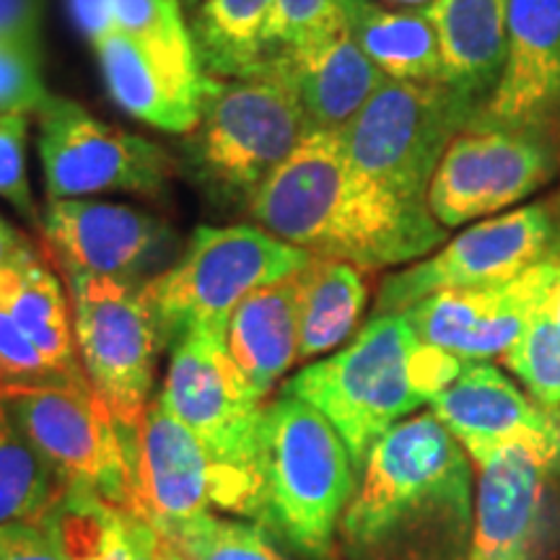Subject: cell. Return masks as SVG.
<instances>
[{
    "instance_id": "obj_1",
    "label": "cell",
    "mask_w": 560,
    "mask_h": 560,
    "mask_svg": "<svg viewBox=\"0 0 560 560\" xmlns=\"http://www.w3.org/2000/svg\"><path fill=\"white\" fill-rule=\"evenodd\" d=\"M247 213L278 240L361 270L410 265L446 244L429 206L397 198L355 170L340 132L312 130Z\"/></svg>"
},
{
    "instance_id": "obj_2",
    "label": "cell",
    "mask_w": 560,
    "mask_h": 560,
    "mask_svg": "<svg viewBox=\"0 0 560 560\" xmlns=\"http://www.w3.org/2000/svg\"><path fill=\"white\" fill-rule=\"evenodd\" d=\"M472 459L433 412L376 441L340 520L346 560H467Z\"/></svg>"
},
{
    "instance_id": "obj_3",
    "label": "cell",
    "mask_w": 560,
    "mask_h": 560,
    "mask_svg": "<svg viewBox=\"0 0 560 560\" xmlns=\"http://www.w3.org/2000/svg\"><path fill=\"white\" fill-rule=\"evenodd\" d=\"M249 516L306 560H332L355 465L332 423L299 397L262 405Z\"/></svg>"
},
{
    "instance_id": "obj_4",
    "label": "cell",
    "mask_w": 560,
    "mask_h": 560,
    "mask_svg": "<svg viewBox=\"0 0 560 560\" xmlns=\"http://www.w3.org/2000/svg\"><path fill=\"white\" fill-rule=\"evenodd\" d=\"M310 132L293 89L262 70L249 79H210L200 120L182 149L192 179L215 206L247 210Z\"/></svg>"
},
{
    "instance_id": "obj_5",
    "label": "cell",
    "mask_w": 560,
    "mask_h": 560,
    "mask_svg": "<svg viewBox=\"0 0 560 560\" xmlns=\"http://www.w3.org/2000/svg\"><path fill=\"white\" fill-rule=\"evenodd\" d=\"M418 346L405 314H376L346 348L283 382L280 395L299 397L330 420L361 472L376 441L425 405L412 380Z\"/></svg>"
},
{
    "instance_id": "obj_6",
    "label": "cell",
    "mask_w": 560,
    "mask_h": 560,
    "mask_svg": "<svg viewBox=\"0 0 560 560\" xmlns=\"http://www.w3.org/2000/svg\"><path fill=\"white\" fill-rule=\"evenodd\" d=\"M310 252L255 226H200L179 260L140 285L164 348L192 332L226 338L236 306L262 285L293 276Z\"/></svg>"
},
{
    "instance_id": "obj_7",
    "label": "cell",
    "mask_w": 560,
    "mask_h": 560,
    "mask_svg": "<svg viewBox=\"0 0 560 560\" xmlns=\"http://www.w3.org/2000/svg\"><path fill=\"white\" fill-rule=\"evenodd\" d=\"M480 102L444 81H384L340 132L353 166L397 198L429 206V187L454 138Z\"/></svg>"
},
{
    "instance_id": "obj_8",
    "label": "cell",
    "mask_w": 560,
    "mask_h": 560,
    "mask_svg": "<svg viewBox=\"0 0 560 560\" xmlns=\"http://www.w3.org/2000/svg\"><path fill=\"white\" fill-rule=\"evenodd\" d=\"M161 402L192 431L219 470V506L249 516L255 499L257 425L262 400L231 359L226 338L192 332L172 348Z\"/></svg>"
},
{
    "instance_id": "obj_9",
    "label": "cell",
    "mask_w": 560,
    "mask_h": 560,
    "mask_svg": "<svg viewBox=\"0 0 560 560\" xmlns=\"http://www.w3.org/2000/svg\"><path fill=\"white\" fill-rule=\"evenodd\" d=\"M0 408L66 482H81L128 511L132 488L128 429L89 382L0 384Z\"/></svg>"
},
{
    "instance_id": "obj_10",
    "label": "cell",
    "mask_w": 560,
    "mask_h": 560,
    "mask_svg": "<svg viewBox=\"0 0 560 560\" xmlns=\"http://www.w3.org/2000/svg\"><path fill=\"white\" fill-rule=\"evenodd\" d=\"M73 310L83 374L125 429H136L151 405L156 355L164 348L143 291L130 280L62 272Z\"/></svg>"
},
{
    "instance_id": "obj_11",
    "label": "cell",
    "mask_w": 560,
    "mask_h": 560,
    "mask_svg": "<svg viewBox=\"0 0 560 560\" xmlns=\"http://www.w3.org/2000/svg\"><path fill=\"white\" fill-rule=\"evenodd\" d=\"M39 159L50 200L128 192L164 198L177 161L161 145L96 120L79 102L50 96L37 112Z\"/></svg>"
},
{
    "instance_id": "obj_12",
    "label": "cell",
    "mask_w": 560,
    "mask_h": 560,
    "mask_svg": "<svg viewBox=\"0 0 560 560\" xmlns=\"http://www.w3.org/2000/svg\"><path fill=\"white\" fill-rule=\"evenodd\" d=\"M560 252V202H535L475 223L425 260L384 278L376 314H402L441 291L503 283Z\"/></svg>"
},
{
    "instance_id": "obj_13",
    "label": "cell",
    "mask_w": 560,
    "mask_h": 560,
    "mask_svg": "<svg viewBox=\"0 0 560 560\" xmlns=\"http://www.w3.org/2000/svg\"><path fill=\"white\" fill-rule=\"evenodd\" d=\"M558 170L548 132L506 128L478 115L441 156L429 208L444 229L495 215L548 185Z\"/></svg>"
},
{
    "instance_id": "obj_14",
    "label": "cell",
    "mask_w": 560,
    "mask_h": 560,
    "mask_svg": "<svg viewBox=\"0 0 560 560\" xmlns=\"http://www.w3.org/2000/svg\"><path fill=\"white\" fill-rule=\"evenodd\" d=\"M558 255L503 283L433 293L402 314L429 346L467 363L495 359L522 338L532 317L548 304Z\"/></svg>"
},
{
    "instance_id": "obj_15",
    "label": "cell",
    "mask_w": 560,
    "mask_h": 560,
    "mask_svg": "<svg viewBox=\"0 0 560 560\" xmlns=\"http://www.w3.org/2000/svg\"><path fill=\"white\" fill-rule=\"evenodd\" d=\"M132 488L128 514L172 540L198 516L219 506V470L187 425L151 400L136 429H128Z\"/></svg>"
},
{
    "instance_id": "obj_16",
    "label": "cell",
    "mask_w": 560,
    "mask_h": 560,
    "mask_svg": "<svg viewBox=\"0 0 560 560\" xmlns=\"http://www.w3.org/2000/svg\"><path fill=\"white\" fill-rule=\"evenodd\" d=\"M431 412L472 465L501 450H524L560 472V410L532 400L493 363H465L459 380L433 397Z\"/></svg>"
},
{
    "instance_id": "obj_17",
    "label": "cell",
    "mask_w": 560,
    "mask_h": 560,
    "mask_svg": "<svg viewBox=\"0 0 560 560\" xmlns=\"http://www.w3.org/2000/svg\"><path fill=\"white\" fill-rule=\"evenodd\" d=\"M39 229L47 255L62 272H91L130 283H138L174 244L172 226L159 215L83 198L50 200Z\"/></svg>"
},
{
    "instance_id": "obj_18",
    "label": "cell",
    "mask_w": 560,
    "mask_h": 560,
    "mask_svg": "<svg viewBox=\"0 0 560 560\" xmlns=\"http://www.w3.org/2000/svg\"><path fill=\"white\" fill-rule=\"evenodd\" d=\"M560 115V0H509L506 60L480 109L488 122L548 132Z\"/></svg>"
},
{
    "instance_id": "obj_19",
    "label": "cell",
    "mask_w": 560,
    "mask_h": 560,
    "mask_svg": "<svg viewBox=\"0 0 560 560\" xmlns=\"http://www.w3.org/2000/svg\"><path fill=\"white\" fill-rule=\"evenodd\" d=\"M262 70L289 83L310 128L325 132L346 130L387 81L355 42L346 13L301 45L272 55Z\"/></svg>"
},
{
    "instance_id": "obj_20",
    "label": "cell",
    "mask_w": 560,
    "mask_h": 560,
    "mask_svg": "<svg viewBox=\"0 0 560 560\" xmlns=\"http://www.w3.org/2000/svg\"><path fill=\"white\" fill-rule=\"evenodd\" d=\"M104 83L112 100L136 120L187 136L200 120L210 79L200 68H185L145 50L140 42L112 26L96 39Z\"/></svg>"
},
{
    "instance_id": "obj_21",
    "label": "cell",
    "mask_w": 560,
    "mask_h": 560,
    "mask_svg": "<svg viewBox=\"0 0 560 560\" xmlns=\"http://www.w3.org/2000/svg\"><path fill=\"white\" fill-rule=\"evenodd\" d=\"M475 467L478 495L467 560H535L550 470L524 450H501Z\"/></svg>"
},
{
    "instance_id": "obj_22",
    "label": "cell",
    "mask_w": 560,
    "mask_h": 560,
    "mask_svg": "<svg viewBox=\"0 0 560 560\" xmlns=\"http://www.w3.org/2000/svg\"><path fill=\"white\" fill-rule=\"evenodd\" d=\"M296 272L252 291L229 319L226 348L260 400L299 361Z\"/></svg>"
},
{
    "instance_id": "obj_23",
    "label": "cell",
    "mask_w": 560,
    "mask_h": 560,
    "mask_svg": "<svg viewBox=\"0 0 560 560\" xmlns=\"http://www.w3.org/2000/svg\"><path fill=\"white\" fill-rule=\"evenodd\" d=\"M439 37L444 83L482 102L493 94L509 42V0H433L423 9Z\"/></svg>"
},
{
    "instance_id": "obj_24",
    "label": "cell",
    "mask_w": 560,
    "mask_h": 560,
    "mask_svg": "<svg viewBox=\"0 0 560 560\" xmlns=\"http://www.w3.org/2000/svg\"><path fill=\"white\" fill-rule=\"evenodd\" d=\"M0 310L60 374L86 376L75 348L70 304L52 272V260L34 252L19 265L0 270Z\"/></svg>"
},
{
    "instance_id": "obj_25",
    "label": "cell",
    "mask_w": 560,
    "mask_h": 560,
    "mask_svg": "<svg viewBox=\"0 0 560 560\" xmlns=\"http://www.w3.org/2000/svg\"><path fill=\"white\" fill-rule=\"evenodd\" d=\"M342 11L366 58L389 81H444L439 37L423 9H387L376 0H342Z\"/></svg>"
},
{
    "instance_id": "obj_26",
    "label": "cell",
    "mask_w": 560,
    "mask_h": 560,
    "mask_svg": "<svg viewBox=\"0 0 560 560\" xmlns=\"http://www.w3.org/2000/svg\"><path fill=\"white\" fill-rule=\"evenodd\" d=\"M299 361L330 353L359 325L369 301L363 270L355 265L314 257L296 272Z\"/></svg>"
},
{
    "instance_id": "obj_27",
    "label": "cell",
    "mask_w": 560,
    "mask_h": 560,
    "mask_svg": "<svg viewBox=\"0 0 560 560\" xmlns=\"http://www.w3.org/2000/svg\"><path fill=\"white\" fill-rule=\"evenodd\" d=\"M272 0H202L190 32L202 73L213 81L262 73Z\"/></svg>"
},
{
    "instance_id": "obj_28",
    "label": "cell",
    "mask_w": 560,
    "mask_h": 560,
    "mask_svg": "<svg viewBox=\"0 0 560 560\" xmlns=\"http://www.w3.org/2000/svg\"><path fill=\"white\" fill-rule=\"evenodd\" d=\"M132 514L81 482H68L45 516L62 560H130Z\"/></svg>"
},
{
    "instance_id": "obj_29",
    "label": "cell",
    "mask_w": 560,
    "mask_h": 560,
    "mask_svg": "<svg viewBox=\"0 0 560 560\" xmlns=\"http://www.w3.org/2000/svg\"><path fill=\"white\" fill-rule=\"evenodd\" d=\"M66 486L62 475L0 408V524L45 520Z\"/></svg>"
},
{
    "instance_id": "obj_30",
    "label": "cell",
    "mask_w": 560,
    "mask_h": 560,
    "mask_svg": "<svg viewBox=\"0 0 560 560\" xmlns=\"http://www.w3.org/2000/svg\"><path fill=\"white\" fill-rule=\"evenodd\" d=\"M501 361L522 382L532 400L548 410H560V327L550 310V299Z\"/></svg>"
},
{
    "instance_id": "obj_31",
    "label": "cell",
    "mask_w": 560,
    "mask_h": 560,
    "mask_svg": "<svg viewBox=\"0 0 560 560\" xmlns=\"http://www.w3.org/2000/svg\"><path fill=\"white\" fill-rule=\"evenodd\" d=\"M115 24L145 50L185 68H200L179 0H109ZM202 70V68H200Z\"/></svg>"
},
{
    "instance_id": "obj_32",
    "label": "cell",
    "mask_w": 560,
    "mask_h": 560,
    "mask_svg": "<svg viewBox=\"0 0 560 560\" xmlns=\"http://www.w3.org/2000/svg\"><path fill=\"white\" fill-rule=\"evenodd\" d=\"M170 545L185 560H285L260 524L208 514L185 524Z\"/></svg>"
},
{
    "instance_id": "obj_33",
    "label": "cell",
    "mask_w": 560,
    "mask_h": 560,
    "mask_svg": "<svg viewBox=\"0 0 560 560\" xmlns=\"http://www.w3.org/2000/svg\"><path fill=\"white\" fill-rule=\"evenodd\" d=\"M342 0H272L265 32L268 55L291 50L342 16Z\"/></svg>"
},
{
    "instance_id": "obj_34",
    "label": "cell",
    "mask_w": 560,
    "mask_h": 560,
    "mask_svg": "<svg viewBox=\"0 0 560 560\" xmlns=\"http://www.w3.org/2000/svg\"><path fill=\"white\" fill-rule=\"evenodd\" d=\"M50 96L42 81L39 50L0 42V115H37Z\"/></svg>"
},
{
    "instance_id": "obj_35",
    "label": "cell",
    "mask_w": 560,
    "mask_h": 560,
    "mask_svg": "<svg viewBox=\"0 0 560 560\" xmlns=\"http://www.w3.org/2000/svg\"><path fill=\"white\" fill-rule=\"evenodd\" d=\"M26 138H30V115L21 112L0 115V198L11 202L24 219L39 223L30 174H26Z\"/></svg>"
},
{
    "instance_id": "obj_36",
    "label": "cell",
    "mask_w": 560,
    "mask_h": 560,
    "mask_svg": "<svg viewBox=\"0 0 560 560\" xmlns=\"http://www.w3.org/2000/svg\"><path fill=\"white\" fill-rule=\"evenodd\" d=\"M60 380H81L66 376L45 361L37 346L19 330V325L0 310V384H47Z\"/></svg>"
},
{
    "instance_id": "obj_37",
    "label": "cell",
    "mask_w": 560,
    "mask_h": 560,
    "mask_svg": "<svg viewBox=\"0 0 560 560\" xmlns=\"http://www.w3.org/2000/svg\"><path fill=\"white\" fill-rule=\"evenodd\" d=\"M0 560H62L50 524L9 522L0 524Z\"/></svg>"
},
{
    "instance_id": "obj_38",
    "label": "cell",
    "mask_w": 560,
    "mask_h": 560,
    "mask_svg": "<svg viewBox=\"0 0 560 560\" xmlns=\"http://www.w3.org/2000/svg\"><path fill=\"white\" fill-rule=\"evenodd\" d=\"M42 0H0V42L39 50Z\"/></svg>"
},
{
    "instance_id": "obj_39",
    "label": "cell",
    "mask_w": 560,
    "mask_h": 560,
    "mask_svg": "<svg viewBox=\"0 0 560 560\" xmlns=\"http://www.w3.org/2000/svg\"><path fill=\"white\" fill-rule=\"evenodd\" d=\"M70 9L89 39H96L112 26H117L109 0H70Z\"/></svg>"
},
{
    "instance_id": "obj_40",
    "label": "cell",
    "mask_w": 560,
    "mask_h": 560,
    "mask_svg": "<svg viewBox=\"0 0 560 560\" xmlns=\"http://www.w3.org/2000/svg\"><path fill=\"white\" fill-rule=\"evenodd\" d=\"M164 537L149 522L132 516L130 520V560H161L164 556Z\"/></svg>"
},
{
    "instance_id": "obj_41",
    "label": "cell",
    "mask_w": 560,
    "mask_h": 560,
    "mask_svg": "<svg viewBox=\"0 0 560 560\" xmlns=\"http://www.w3.org/2000/svg\"><path fill=\"white\" fill-rule=\"evenodd\" d=\"M34 252L37 249L32 247V242L21 231L13 229L5 219H0V270L19 265L21 260L34 255Z\"/></svg>"
},
{
    "instance_id": "obj_42",
    "label": "cell",
    "mask_w": 560,
    "mask_h": 560,
    "mask_svg": "<svg viewBox=\"0 0 560 560\" xmlns=\"http://www.w3.org/2000/svg\"><path fill=\"white\" fill-rule=\"evenodd\" d=\"M550 310L556 314V322L560 327V255H558V272H556V283H552V293H550Z\"/></svg>"
},
{
    "instance_id": "obj_43",
    "label": "cell",
    "mask_w": 560,
    "mask_h": 560,
    "mask_svg": "<svg viewBox=\"0 0 560 560\" xmlns=\"http://www.w3.org/2000/svg\"><path fill=\"white\" fill-rule=\"evenodd\" d=\"M382 3L400 5V9H425V5H431L433 0H382Z\"/></svg>"
},
{
    "instance_id": "obj_44",
    "label": "cell",
    "mask_w": 560,
    "mask_h": 560,
    "mask_svg": "<svg viewBox=\"0 0 560 560\" xmlns=\"http://www.w3.org/2000/svg\"><path fill=\"white\" fill-rule=\"evenodd\" d=\"M161 560H185V558H182L170 542H164V556H161Z\"/></svg>"
},
{
    "instance_id": "obj_45",
    "label": "cell",
    "mask_w": 560,
    "mask_h": 560,
    "mask_svg": "<svg viewBox=\"0 0 560 560\" xmlns=\"http://www.w3.org/2000/svg\"><path fill=\"white\" fill-rule=\"evenodd\" d=\"M179 3L182 5H190V9H192V5H198V0H179Z\"/></svg>"
}]
</instances>
